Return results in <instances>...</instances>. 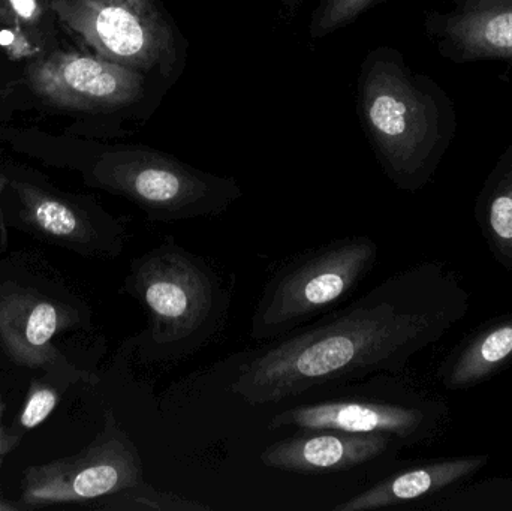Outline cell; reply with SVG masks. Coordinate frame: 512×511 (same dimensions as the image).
I'll return each instance as SVG.
<instances>
[{
  "label": "cell",
  "mask_w": 512,
  "mask_h": 511,
  "mask_svg": "<svg viewBox=\"0 0 512 511\" xmlns=\"http://www.w3.org/2000/svg\"><path fill=\"white\" fill-rule=\"evenodd\" d=\"M469 309L471 294L447 264H415L342 311L245 354L231 392L259 407L327 384L399 374L465 320Z\"/></svg>",
  "instance_id": "cell-1"
},
{
  "label": "cell",
  "mask_w": 512,
  "mask_h": 511,
  "mask_svg": "<svg viewBox=\"0 0 512 511\" xmlns=\"http://www.w3.org/2000/svg\"><path fill=\"white\" fill-rule=\"evenodd\" d=\"M357 114L385 176L405 192L433 182L459 125L447 90L388 45L372 48L361 60Z\"/></svg>",
  "instance_id": "cell-2"
},
{
  "label": "cell",
  "mask_w": 512,
  "mask_h": 511,
  "mask_svg": "<svg viewBox=\"0 0 512 511\" xmlns=\"http://www.w3.org/2000/svg\"><path fill=\"white\" fill-rule=\"evenodd\" d=\"M125 291L149 312L143 342L149 362H171L203 347L224 327L231 290L200 255L167 237L132 261Z\"/></svg>",
  "instance_id": "cell-3"
},
{
  "label": "cell",
  "mask_w": 512,
  "mask_h": 511,
  "mask_svg": "<svg viewBox=\"0 0 512 511\" xmlns=\"http://www.w3.org/2000/svg\"><path fill=\"white\" fill-rule=\"evenodd\" d=\"M90 177L96 186L132 201L150 222L159 224L213 218L243 197L234 177L209 173L143 144L102 150Z\"/></svg>",
  "instance_id": "cell-4"
},
{
  "label": "cell",
  "mask_w": 512,
  "mask_h": 511,
  "mask_svg": "<svg viewBox=\"0 0 512 511\" xmlns=\"http://www.w3.org/2000/svg\"><path fill=\"white\" fill-rule=\"evenodd\" d=\"M50 8L93 54L143 72L167 92L185 74L188 39L162 0H50Z\"/></svg>",
  "instance_id": "cell-5"
},
{
  "label": "cell",
  "mask_w": 512,
  "mask_h": 511,
  "mask_svg": "<svg viewBox=\"0 0 512 511\" xmlns=\"http://www.w3.org/2000/svg\"><path fill=\"white\" fill-rule=\"evenodd\" d=\"M369 236H348L283 263L265 282L251 321V339L273 341L348 299L378 263Z\"/></svg>",
  "instance_id": "cell-6"
},
{
  "label": "cell",
  "mask_w": 512,
  "mask_h": 511,
  "mask_svg": "<svg viewBox=\"0 0 512 511\" xmlns=\"http://www.w3.org/2000/svg\"><path fill=\"white\" fill-rule=\"evenodd\" d=\"M33 92L54 107L149 119L167 90L143 72L93 53L56 51L30 65Z\"/></svg>",
  "instance_id": "cell-7"
},
{
  "label": "cell",
  "mask_w": 512,
  "mask_h": 511,
  "mask_svg": "<svg viewBox=\"0 0 512 511\" xmlns=\"http://www.w3.org/2000/svg\"><path fill=\"white\" fill-rule=\"evenodd\" d=\"M143 485V461L137 446L107 414L101 434L83 452L30 467L24 473L21 501L26 506L84 503Z\"/></svg>",
  "instance_id": "cell-8"
},
{
  "label": "cell",
  "mask_w": 512,
  "mask_h": 511,
  "mask_svg": "<svg viewBox=\"0 0 512 511\" xmlns=\"http://www.w3.org/2000/svg\"><path fill=\"white\" fill-rule=\"evenodd\" d=\"M448 417L450 411L441 399L409 392L396 401H333L289 408L273 417L270 429L388 434L406 446L438 437Z\"/></svg>",
  "instance_id": "cell-9"
},
{
  "label": "cell",
  "mask_w": 512,
  "mask_h": 511,
  "mask_svg": "<svg viewBox=\"0 0 512 511\" xmlns=\"http://www.w3.org/2000/svg\"><path fill=\"white\" fill-rule=\"evenodd\" d=\"M430 9L423 29L439 56L451 63H512V0H453Z\"/></svg>",
  "instance_id": "cell-10"
},
{
  "label": "cell",
  "mask_w": 512,
  "mask_h": 511,
  "mask_svg": "<svg viewBox=\"0 0 512 511\" xmlns=\"http://www.w3.org/2000/svg\"><path fill=\"white\" fill-rule=\"evenodd\" d=\"M301 434L271 444L261 462L273 470L297 474L339 473L369 464L402 441L388 434H349L327 429H301Z\"/></svg>",
  "instance_id": "cell-11"
},
{
  "label": "cell",
  "mask_w": 512,
  "mask_h": 511,
  "mask_svg": "<svg viewBox=\"0 0 512 511\" xmlns=\"http://www.w3.org/2000/svg\"><path fill=\"white\" fill-rule=\"evenodd\" d=\"M21 203V219L39 234L63 240L89 254L116 257L126 239L125 225L110 216H92L35 186L14 183Z\"/></svg>",
  "instance_id": "cell-12"
},
{
  "label": "cell",
  "mask_w": 512,
  "mask_h": 511,
  "mask_svg": "<svg viewBox=\"0 0 512 511\" xmlns=\"http://www.w3.org/2000/svg\"><path fill=\"white\" fill-rule=\"evenodd\" d=\"M72 311L30 290L0 294V342L9 356L27 368H44L56 362L53 338L74 323Z\"/></svg>",
  "instance_id": "cell-13"
},
{
  "label": "cell",
  "mask_w": 512,
  "mask_h": 511,
  "mask_svg": "<svg viewBox=\"0 0 512 511\" xmlns=\"http://www.w3.org/2000/svg\"><path fill=\"white\" fill-rule=\"evenodd\" d=\"M489 455L432 459L402 473L387 477L357 497L334 507V511H372L439 497L459 488L489 465Z\"/></svg>",
  "instance_id": "cell-14"
},
{
  "label": "cell",
  "mask_w": 512,
  "mask_h": 511,
  "mask_svg": "<svg viewBox=\"0 0 512 511\" xmlns=\"http://www.w3.org/2000/svg\"><path fill=\"white\" fill-rule=\"evenodd\" d=\"M512 366V312L484 321L462 339L439 365V383L462 392L492 380Z\"/></svg>",
  "instance_id": "cell-15"
},
{
  "label": "cell",
  "mask_w": 512,
  "mask_h": 511,
  "mask_svg": "<svg viewBox=\"0 0 512 511\" xmlns=\"http://www.w3.org/2000/svg\"><path fill=\"white\" fill-rule=\"evenodd\" d=\"M474 215L496 263L512 272V141L484 180Z\"/></svg>",
  "instance_id": "cell-16"
},
{
  "label": "cell",
  "mask_w": 512,
  "mask_h": 511,
  "mask_svg": "<svg viewBox=\"0 0 512 511\" xmlns=\"http://www.w3.org/2000/svg\"><path fill=\"white\" fill-rule=\"evenodd\" d=\"M57 402H59V393L56 389L47 384L32 383L14 429L11 432L3 429L2 443L5 453L11 452L26 432L38 428L42 422H45L53 413Z\"/></svg>",
  "instance_id": "cell-17"
},
{
  "label": "cell",
  "mask_w": 512,
  "mask_h": 511,
  "mask_svg": "<svg viewBox=\"0 0 512 511\" xmlns=\"http://www.w3.org/2000/svg\"><path fill=\"white\" fill-rule=\"evenodd\" d=\"M448 509L512 510V479H492L478 485L448 491L442 497Z\"/></svg>",
  "instance_id": "cell-18"
},
{
  "label": "cell",
  "mask_w": 512,
  "mask_h": 511,
  "mask_svg": "<svg viewBox=\"0 0 512 511\" xmlns=\"http://www.w3.org/2000/svg\"><path fill=\"white\" fill-rule=\"evenodd\" d=\"M379 2L381 0H319L310 17V38H327L345 29Z\"/></svg>",
  "instance_id": "cell-19"
},
{
  "label": "cell",
  "mask_w": 512,
  "mask_h": 511,
  "mask_svg": "<svg viewBox=\"0 0 512 511\" xmlns=\"http://www.w3.org/2000/svg\"><path fill=\"white\" fill-rule=\"evenodd\" d=\"M122 497L117 509L137 510V511H209L212 507L200 501L189 500V498L179 497L170 492L156 491L152 486L144 483L140 488L132 491L123 492L116 495Z\"/></svg>",
  "instance_id": "cell-20"
},
{
  "label": "cell",
  "mask_w": 512,
  "mask_h": 511,
  "mask_svg": "<svg viewBox=\"0 0 512 511\" xmlns=\"http://www.w3.org/2000/svg\"><path fill=\"white\" fill-rule=\"evenodd\" d=\"M44 6L41 0H0V20L15 26H33L41 20Z\"/></svg>",
  "instance_id": "cell-21"
},
{
  "label": "cell",
  "mask_w": 512,
  "mask_h": 511,
  "mask_svg": "<svg viewBox=\"0 0 512 511\" xmlns=\"http://www.w3.org/2000/svg\"><path fill=\"white\" fill-rule=\"evenodd\" d=\"M303 2L304 0H280V3L288 11L289 15H294L295 11L303 5Z\"/></svg>",
  "instance_id": "cell-22"
},
{
  "label": "cell",
  "mask_w": 512,
  "mask_h": 511,
  "mask_svg": "<svg viewBox=\"0 0 512 511\" xmlns=\"http://www.w3.org/2000/svg\"><path fill=\"white\" fill-rule=\"evenodd\" d=\"M3 410H5V404H3L2 396H0V456L5 455V450H3V443H2V434H3L2 416H3Z\"/></svg>",
  "instance_id": "cell-23"
},
{
  "label": "cell",
  "mask_w": 512,
  "mask_h": 511,
  "mask_svg": "<svg viewBox=\"0 0 512 511\" xmlns=\"http://www.w3.org/2000/svg\"><path fill=\"white\" fill-rule=\"evenodd\" d=\"M17 507L12 506V504L5 503V501L0 500V511H9L15 510Z\"/></svg>",
  "instance_id": "cell-24"
}]
</instances>
